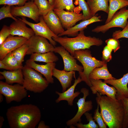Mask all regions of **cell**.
<instances>
[{"mask_svg": "<svg viewBox=\"0 0 128 128\" xmlns=\"http://www.w3.org/2000/svg\"><path fill=\"white\" fill-rule=\"evenodd\" d=\"M6 115L11 128H35L41 117L39 108L32 104L12 106L7 110Z\"/></svg>", "mask_w": 128, "mask_h": 128, "instance_id": "1", "label": "cell"}, {"mask_svg": "<svg viewBox=\"0 0 128 128\" xmlns=\"http://www.w3.org/2000/svg\"><path fill=\"white\" fill-rule=\"evenodd\" d=\"M96 99L100 107V113L109 128H123L124 111L120 100H115L107 96H102L97 92Z\"/></svg>", "mask_w": 128, "mask_h": 128, "instance_id": "2", "label": "cell"}, {"mask_svg": "<svg viewBox=\"0 0 128 128\" xmlns=\"http://www.w3.org/2000/svg\"><path fill=\"white\" fill-rule=\"evenodd\" d=\"M52 38L73 56L74 52L76 50L89 49L93 46H99L103 43V41L101 39L95 37L86 36L84 30L80 31L75 37L58 36L56 38L53 37Z\"/></svg>", "mask_w": 128, "mask_h": 128, "instance_id": "3", "label": "cell"}, {"mask_svg": "<svg viewBox=\"0 0 128 128\" xmlns=\"http://www.w3.org/2000/svg\"><path fill=\"white\" fill-rule=\"evenodd\" d=\"M73 56L83 66V70L78 72L79 76L82 81L85 82L90 87L92 86L89 78L91 72L96 68L101 67L107 63L92 57L91 51L88 49L75 51Z\"/></svg>", "mask_w": 128, "mask_h": 128, "instance_id": "4", "label": "cell"}, {"mask_svg": "<svg viewBox=\"0 0 128 128\" xmlns=\"http://www.w3.org/2000/svg\"><path fill=\"white\" fill-rule=\"evenodd\" d=\"M22 70L24 77L22 85L27 90L39 93L48 86L49 83L39 72L25 65Z\"/></svg>", "mask_w": 128, "mask_h": 128, "instance_id": "5", "label": "cell"}, {"mask_svg": "<svg viewBox=\"0 0 128 128\" xmlns=\"http://www.w3.org/2000/svg\"><path fill=\"white\" fill-rule=\"evenodd\" d=\"M27 91L22 85L19 84L12 85L0 81V93L5 97L7 104L13 101H21L27 96Z\"/></svg>", "mask_w": 128, "mask_h": 128, "instance_id": "6", "label": "cell"}, {"mask_svg": "<svg viewBox=\"0 0 128 128\" xmlns=\"http://www.w3.org/2000/svg\"><path fill=\"white\" fill-rule=\"evenodd\" d=\"M128 18V9H126V7H125L117 11L109 22L97 26L92 31L95 32L104 33L113 27H119L123 29L126 25Z\"/></svg>", "mask_w": 128, "mask_h": 128, "instance_id": "7", "label": "cell"}, {"mask_svg": "<svg viewBox=\"0 0 128 128\" xmlns=\"http://www.w3.org/2000/svg\"><path fill=\"white\" fill-rule=\"evenodd\" d=\"M25 44L28 47L26 54L27 55L34 53H43L50 51L54 52L55 48L46 38L35 35L28 39Z\"/></svg>", "mask_w": 128, "mask_h": 128, "instance_id": "8", "label": "cell"}, {"mask_svg": "<svg viewBox=\"0 0 128 128\" xmlns=\"http://www.w3.org/2000/svg\"><path fill=\"white\" fill-rule=\"evenodd\" d=\"M80 91L83 94V96L78 99L77 103L78 109L76 114L73 118L66 122L68 126H71L78 122H81V118L82 115L93 108L92 101L91 100L86 101V97L89 94V90L86 88H82Z\"/></svg>", "mask_w": 128, "mask_h": 128, "instance_id": "9", "label": "cell"}, {"mask_svg": "<svg viewBox=\"0 0 128 128\" xmlns=\"http://www.w3.org/2000/svg\"><path fill=\"white\" fill-rule=\"evenodd\" d=\"M20 19L32 29L35 35L46 38L54 46L56 45V42L52 38H56L58 36L54 34L49 28L44 20L42 16H40L39 22L37 23L28 21L24 17H22V18Z\"/></svg>", "mask_w": 128, "mask_h": 128, "instance_id": "10", "label": "cell"}, {"mask_svg": "<svg viewBox=\"0 0 128 128\" xmlns=\"http://www.w3.org/2000/svg\"><path fill=\"white\" fill-rule=\"evenodd\" d=\"M11 12L15 17L18 16L27 17L36 22L39 21L40 16L38 8L33 1L26 2L22 6L11 7Z\"/></svg>", "mask_w": 128, "mask_h": 128, "instance_id": "11", "label": "cell"}, {"mask_svg": "<svg viewBox=\"0 0 128 128\" xmlns=\"http://www.w3.org/2000/svg\"><path fill=\"white\" fill-rule=\"evenodd\" d=\"M28 39L24 37L10 35L0 45V59L9 53L25 44Z\"/></svg>", "mask_w": 128, "mask_h": 128, "instance_id": "12", "label": "cell"}, {"mask_svg": "<svg viewBox=\"0 0 128 128\" xmlns=\"http://www.w3.org/2000/svg\"><path fill=\"white\" fill-rule=\"evenodd\" d=\"M54 52L59 54L62 57L64 64V70L66 71H77L82 72V66L78 64L76 60L62 46L55 47Z\"/></svg>", "mask_w": 128, "mask_h": 128, "instance_id": "13", "label": "cell"}, {"mask_svg": "<svg viewBox=\"0 0 128 128\" xmlns=\"http://www.w3.org/2000/svg\"><path fill=\"white\" fill-rule=\"evenodd\" d=\"M53 10L59 18L63 27L66 29L74 26L78 22L84 19L82 13L56 9H54Z\"/></svg>", "mask_w": 128, "mask_h": 128, "instance_id": "14", "label": "cell"}, {"mask_svg": "<svg viewBox=\"0 0 128 128\" xmlns=\"http://www.w3.org/2000/svg\"><path fill=\"white\" fill-rule=\"evenodd\" d=\"M91 86L90 87L92 93L96 94L97 92L102 95H106L114 99L118 100L116 98L117 90L113 86L110 87L100 79H90Z\"/></svg>", "mask_w": 128, "mask_h": 128, "instance_id": "15", "label": "cell"}, {"mask_svg": "<svg viewBox=\"0 0 128 128\" xmlns=\"http://www.w3.org/2000/svg\"><path fill=\"white\" fill-rule=\"evenodd\" d=\"M25 65L32 68L42 74L49 83H53L54 80L52 77L53 71L55 68V62L47 63L44 65L37 64L29 59L25 62Z\"/></svg>", "mask_w": 128, "mask_h": 128, "instance_id": "16", "label": "cell"}, {"mask_svg": "<svg viewBox=\"0 0 128 128\" xmlns=\"http://www.w3.org/2000/svg\"><path fill=\"white\" fill-rule=\"evenodd\" d=\"M104 82L114 87L117 90L116 98L120 100L124 98H128V73L118 79L104 80Z\"/></svg>", "mask_w": 128, "mask_h": 128, "instance_id": "17", "label": "cell"}, {"mask_svg": "<svg viewBox=\"0 0 128 128\" xmlns=\"http://www.w3.org/2000/svg\"><path fill=\"white\" fill-rule=\"evenodd\" d=\"M18 19L17 20L14 21L10 25L11 35L23 37L28 40L35 35L31 28L27 27L26 24L20 18Z\"/></svg>", "mask_w": 128, "mask_h": 128, "instance_id": "18", "label": "cell"}, {"mask_svg": "<svg viewBox=\"0 0 128 128\" xmlns=\"http://www.w3.org/2000/svg\"><path fill=\"white\" fill-rule=\"evenodd\" d=\"M43 17L47 26L55 35L58 36L65 31L59 18L53 10Z\"/></svg>", "mask_w": 128, "mask_h": 128, "instance_id": "19", "label": "cell"}, {"mask_svg": "<svg viewBox=\"0 0 128 128\" xmlns=\"http://www.w3.org/2000/svg\"><path fill=\"white\" fill-rule=\"evenodd\" d=\"M101 18V16L96 14L91 18L82 20L79 23L67 29L58 36L61 37L65 35L73 37L76 36L78 34L79 32L84 30L89 25L95 22L101 21L102 20Z\"/></svg>", "mask_w": 128, "mask_h": 128, "instance_id": "20", "label": "cell"}, {"mask_svg": "<svg viewBox=\"0 0 128 128\" xmlns=\"http://www.w3.org/2000/svg\"><path fill=\"white\" fill-rule=\"evenodd\" d=\"M82 81L81 78L79 76L77 79H75L73 84L65 91L62 93L56 91L55 93L59 97L55 100L56 102L58 103L62 101H66L67 102L68 105H73L74 99L81 93L79 91L74 92L75 89L77 85Z\"/></svg>", "mask_w": 128, "mask_h": 128, "instance_id": "21", "label": "cell"}, {"mask_svg": "<svg viewBox=\"0 0 128 128\" xmlns=\"http://www.w3.org/2000/svg\"><path fill=\"white\" fill-rule=\"evenodd\" d=\"M75 75V71H66L60 70L55 68L53 71V76L60 82L62 88V92L65 91L67 89L71 86L73 76Z\"/></svg>", "mask_w": 128, "mask_h": 128, "instance_id": "22", "label": "cell"}, {"mask_svg": "<svg viewBox=\"0 0 128 128\" xmlns=\"http://www.w3.org/2000/svg\"><path fill=\"white\" fill-rule=\"evenodd\" d=\"M0 74L4 76L5 82L10 84L16 83L23 85L24 77L22 69L13 71H4L0 72Z\"/></svg>", "mask_w": 128, "mask_h": 128, "instance_id": "23", "label": "cell"}, {"mask_svg": "<svg viewBox=\"0 0 128 128\" xmlns=\"http://www.w3.org/2000/svg\"><path fill=\"white\" fill-rule=\"evenodd\" d=\"M92 17L99 11L108 14L109 10L108 0H87Z\"/></svg>", "mask_w": 128, "mask_h": 128, "instance_id": "24", "label": "cell"}, {"mask_svg": "<svg viewBox=\"0 0 128 128\" xmlns=\"http://www.w3.org/2000/svg\"><path fill=\"white\" fill-rule=\"evenodd\" d=\"M89 78L90 79L104 80L116 79L109 73L106 64L94 69L90 74Z\"/></svg>", "mask_w": 128, "mask_h": 128, "instance_id": "25", "label": "cell"}, {"mask_svg": "<svg viewBox=\"0 0 128 128\" xmlns=\"http://www.w3.org/2000/svg\"><path fill=\"white\" fill-rule=\"evenodd\" d=\"M109 10L105 24L109 22L117 11L128 6V0H108Z\"/></svg>", "mask_w": 128, "mask_h": 128, "instance_id": "26", "label": "cell"}, {"mask_svg": "<svg viewBox=\"0 0 128 128\" xmlns=\"http://www.w3.org/2000/svg\"><path fill=\"white\" fill-rule=\"evenodd\" d=\"M29 59L34 61H39L46 63L55 62L59 60L58 58L53 52L43 53H33L31 55Z\"/></svg>", "mask_w": 128, "mask_h": 128, "instance_id": "27", "label": "cell"}, {"mask_svg": "<svg viewBox=\"0 0 128 128\" xmlns=\"http://www.w3.org/2000/svg\"><path fill=\"white\" fill-rule=\"evenodd\" d=\"M33 1L37 7L40 16H44L54 9L48 0H34Z\"/></svg>", "mask_w": 128, "mask_h": 128, "instance_id": "28", "label": "cell"}, {"mask_svg": "<svg viewBox=\"0 0 128 128\" xmlns=\"http://www.w3.org/2000/svg\"><path fill=\"white\" fill-rule=\"evenodd\" d=\"M1 60L12 71L19 69H22L23 67V66L20 65L19 64L12 54V52L7 54Z\"/></svg>", "mask_w": 128, "mask_h": 128, "instance_id": "29", "label": "cell"}, {"mask_svg": "<svg viewBox=\"0 0 128 128\" xmlns=\"http://www.w3.org/2000/svg\"><path fill=\"white\" fill-rule=\"evenodd\" d=\"M54 6V9L69 11H73L75 9L73 0H55Z\"/></svg>", "mask_w": 128, "mask_h": 128, "instance_id": "30", "label": "cell"}, {"mask_svg": "<svg viewBox=\"0 0 128 128\" xmlns=\"http://www.w3.org/2000/svg\"><path fill=\"white\" fill-rule=\"evenodd\" d=\"M28 49V46L25 44L12 52L14 56L21 65L23 66L22 63Z\"/></svg>", "mask_w": 128, "mask_h": 128, "instance_id": "31", "label": "cell"}, {"mask_svg": "<svg viewBox=\"0 0 128 128\" xmlns=\"http://www.w3.org/2000/svg\"><path fill=\"white\" fill-rule=\"evenodd\" d=\"M87 119L89 122L88 123L83 124L81 122L77 123L74 125L78 128H99L98 124H96L93 120L92 114L88 112H86L84 114Z\"/></svg>", "mask_w": 128, "mask_h": 128, "instance_id": "32", "label": "cell"}, {"mask_svg": "<svg viewBox=\"0 0 128 128\" xmlns=\"http://www.w3.org/2000/svg\"><path fill=\"white\" fill-rule=\"evenodd\" d=\"M79 7L82 11L83 20L89 19L91 16L90 9L87 2L85 0H78Z\"/></svg>", "mask_w": 128, "mask_h": 128, "instance_id": "33", "label": "cell"}, {"mask_svg": "<svg viewBox=\"0 0 128 128\" xmlns=\"http://www.w3.org/2000/svg\"><path fill=\"white\" fill-rule=\"evenodd\" d=\"M11 6L4 5L0 9V20L7 18H9L14 21H17L18 19L14 17L11 12Z\"/></svg>", "mask_w": 128, "mask_h": 128, "instance_id": "34", "label": "cell"}, {"mask_svg": "<svg viewBox=\"0 0 128 128\" xmlns=\"http://www.w3.org/2000/svg\"><path fill=\"white\" fill-rule=\"evenodd\" d=\"M97 108L95 110L93 117L94 120L96 122L100 128H106L107 125L105 123L101 115L100 112L99 111V106L97 104Z\"/></svg>", "mask_w": 128, "mask_h": 128, "instance_id": "35", "label": "cell"}, {"mask_svg": "<svg viewBox=\"0 0 128 128\" xmlns=\"http://www.w3.org/2000/svg\"><path fill=\"white\" fill-rule=\"evenodd\" d=\"M122 31L117 30L114 32L112 34L113 38L118 39L122 38H128V21L125 27Z\"/></svg>", "mask_w": 128, "mask_h": 128, "instance_id": "36", "label": "cell"}, {"mask_svg": "<svg viewBox=\"0 0 128 128\" xmlns=\"http://www.w3.org/2000/svg\"><path fill=\"white\" fill-rule=\"evenodd\" d=\"M124 111V117L123 128H128V98L124 97L120 100Z\"/></svg>", "mask_w": 128, "mask_h": 128, "instance_id": "37", "label": "cell"}, {"mask_svg": "<svg viewBox=\"0 0 128 128\" xmlns=\"http://www.w3.org/2000/svg\"><path fill=\"white\" fill-rule=\"evenodd\" d=\"M107 45L110 48L113 50L114 52L118 50L120 47L119 41L118 39L110 38L105 41Z\"/></svg>", "mask_w": 128, "mask_h": 128, "instance_id": "38", "label": "cell"}, {"mask_svg": "<svg viewBox=\"0 0 128 128\" xmlns=\"http://www.w3.org/2000/svg\"><path fill=\"white\" fill-rule=\"evenodd\" d=\"M28 0H0V5H7L10 6L17 5L19 6L23 5Z\"/></svg>", "mask_w": 128, "mask_h": 128, "instance_id": "39", "label": "cell"}, {"mask_svg": "<svg viewBox=\"0 0 128 128\" xmlns=\"http://www.w3.org/2000/svg\"><path fill=\"white\" fill-rule=\"evenodd\" d=\"M10 32L9 26L4 25L0 32V45L10 35Z\"/></svg>", "mask_w": 128, "mask_h": 128, "instance_id": "40", "label": "cell"}, {"mask_svg": "<svg viewBox=\"0 0 128 128\" xmlns=\"http://www.w3.org/2000/svg\"><path fill=\"white\" fill-rule=\"evenodd\" d=\"M113 50L107 45L105 46L102 52V61L107 63L111 60L112 59V52Z\"/></svg>", "mask_w": 128, "mask_h": 128, "instance_id": "41", "label": "cell"}, {"mask_svg": "<svg viewBox=\"0 0 128 128\" xmlns=\"http://www.w3.org/2000/svg\"><path fill=\"white\" fill-rule=\"evenodd\" d=\"M38 128H49L50 127L46 125L44 122L43 121H40L37 127Z\"/></svg>", "mask_w": 128, "mask_h": 128, "instance_id": "42", "label": "cell"}, {"mask_svg": "<svg viewBox=\"0 0 128 128\" xmlns=\"http://www.w3.org/2000/svg\"><path fill=\"white\" fill-rule=\"evenodd\" d=\"M0 68L5 69L10 71H12L10 69L4 64L1 60H0Z\"/></svg>", "mask_w": 128, "mask_h": 128, "instance_id": "43", "label": "cell"}, {"mask_svg": "<svg viewBox=\"0 0 128 128\" xmlns=\"http://www.w3.org/2000/svg\"><path fill=\"white\" fill-rule=\"evenodd\" d=\"M4 119L3 117L2 116H0V128H1L3 125Z\"/></svg>", "mask_w": 128, "mask_h": 128, "instance_id": "44", "label": "cell"}, {"mask_svg": "<svg viewBox=\"0 0 128 128\" xmlns=\"http://www.w3.org/2000/svg\"><path fill=\"white\" fill-rule=\"evenodd\" d=\"M3 95L0 93V102H2L3 101Z\"/></svg>", "mask_w": 128, "mask_h": 128, "instance_id": "45", "label": "cell"}, {"mask_svg": "<svg viewBox=\"0 0 128 128\" xmlns=\"http://www.w3.org/2000/svg\"><path fill=\"white\" fill-rule=\"evenodd\" d=\"M50 3L52 5H54L55 0H48Z\"/></svg>", "mask_w": 128, "mask_h": 128, "instance_id": "46", "label": "cell"}, {"mask_svg": "<svg viewBox=\"0 0 128 128\" xmlns=\"http://www.w3.org/2000/svg\"><path fill=\"white\" fill-rule=\"evenodd\" d=\"M1 75H0V80L3 79H5V77L3 75L1 74Z\"/></svg>", "mask_w": 128, "mask_h": 128, "instance_id": "47", "label": "cell"}, {"mask_svg": "<svg viewBox=\"0 0 128 128\" xmlns=\"http://www.w3.org/2000/svg\"><path fill=\"white\" fill-rule=\"evenodd\" d=\"M34 0H32V1H33Z\"/></svg>", "mask_w": 128, "mask_h": 128, "instance_id": "48", "label": "cell"}]
</instances>
